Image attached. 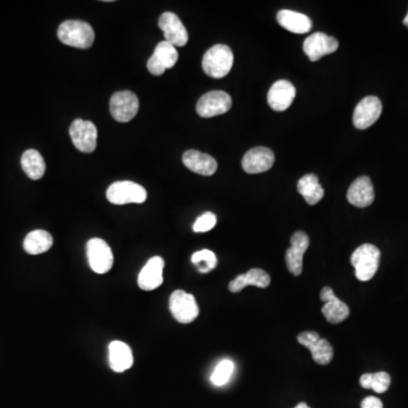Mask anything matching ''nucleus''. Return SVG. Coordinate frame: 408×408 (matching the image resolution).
Masks as SVG:
<instances>
[{"label":"nucleus","instance_id":"nucleus-1","mask_svg":"<svg viewBox=\"0 0 408 408\" xmlns=\"http://www.w3.org/2000/svg\"><path fill=\"white\" fill-rule=\"evenodd\" d=\"M58 39L66 46L89 49L94 41L93 27L83 21H65L58 27Z\"/></svg>","mask_w":408,"mask_h":408},{"label":"nucleus","instance_id":"nucleus-2","mask_svg":"<svg viewBox=\"0 0 408 408\" xmlns=\"http://www.w3.org/2000/svg\"><path fill=\"white\" fill-rule=\"evenodd\" d=\"M234 64V53L226 44H216L207 53L202 60V67L207 75L214 79H222L231 72Z\"/></svg>","mask_w":408,"mask_h":408},{"label":"nucleus","instance_id":"nucleus-3","mask_svg":"<svg viewBox=\"0 0 408 408\" xmlns=\"http://www.w3.org/2000/svg\"><path fill=\"white\" fill-rule=\"evenodd\" d=\"M381 253L372 244H363L357 247L350 257L352 266L355 269L356 278L359 281H369L378 271Z\"/></svg>","mask_w":408,"mask_h":408},{"label":"nucleus","instance_id":"nucleus-4","mask_svg":"<svg viewBox=\"0 0 408 408\" xmlns=\"http://www.w3.org/2000/svg\"><path fill=\"white\" fill-rule=\"evenodd\" d=\"M148 193L143 186L131 181H116L107 190V199L110 203L123 205L129 203H143Z\"/></svg>","mask_w":408,"mask_h":408},{"label":"nucleus","instance_id":"nucleus-5","mask_svg":"<svg viewBox=\"0 0 408 408\" xmlns=\"http://www.w3.org/2000/svg\"><path fill=\"white\" fill-rule=\"evenodd\" d=\"M169 309L177 322L188 324L199 316L200 309L195 297L184 290H175L169 298Z\"/></svg>","mask_w":408,"mask_h":408},{"label":"nucleus","instance_id":"nucleus-6","mask_svg":"<svg viewBox=\"0 0 408 408\" xmlns=\"http://www.w3.org/2000/svg\"><path fill=\"white\" fill-rule=\"evenodd\" d=\"M86 255L90 267L94 272L103 275L112 270L114 254L107 242L101 238H92L88 242Z\"/></svg>","mask_w":408,"mask_h":408},{"label":"nucleus","instance_id":"nucleus-7","mask_svg":"<svg viewBox=\"0 0 408 408\" xmlns=\"http://www.w3.org/2000/svg\"><path fill=\"white\" fill-rule=\"evenodd\" d=\"M69 136L79 151L91 153L96 150L98 129L92 122L75 119L69 127Z\"/></svg>","mask_w":408,"mask_h":408},{"label":"nucleus","instance_id":"nucleus-8","mask_svg":"<svg viewBox=\"0 0 408 408\" xmlns=\"http://www.w3.org/2000/svg\"><path fill=\"white\" fill-rule=\"evenodd\" d=\"M140 107L138 97L132 91H119L110 99V114L119 123H129L136 117Z\"/></svg>","mask_w":408,"mask_h":408},{"label":"nucleus","instance_id":"nucleus-9","mask_svg":"<svg viewBox=\"0 0 408 408\" xmlns=\"http://www.w3.org/2000/svg\"><path fill=\"white\" fill-rule=\"evenodd\" d=\"M233 101L228 93L224 91H210L199 99L196 112L204 118L222 115L229 112Z\"/></svg>","mask_w":408,"mask_h":408},{"label":"nucleus","instance_id":"nucleus-10","mask_svg":"<svg viewBox=\"0 0 408 408\" xmlns=\"http://www.w3.org/2000/svg\"><path fill=\"white\" fill-rule=\"evenodd\" d=\"M297 342L311 350L314 362L320 366H327L331 362L333 357V346L328 340L321 338L319 333L304 331L297 336Z\"/></svg>","mask_w":408,"mask_h":408},{"label":"nucleus","instance_id":"nucleus-11","mask_svg":"<svg viewBox=\"0 0 408 408\" xmlns=\"http://www.w3.org/2000/svg\"><path fill=\"white\" fill-rule=\"evenodd\" d=\"M382 112L381 100L377 97H366L356 105L353 123L357 129H366L374 124Z\"/></svg>","mask_w":408,"mask_h":408},{"label":"nucleus","instance_id":"nucleus-12","mask_svg":"<svg viewBox=\"0 0 408 408\" xmlns=\"http://www.w3.org/2000/svg\"><path fill=\"white\" fill-rule=\"evenodd\" d=\"M338 47L340 43L336 38L323 32H316L304 41L303 50L309 60L318 62L326 55L336 53Z\"/></svg>","mask_w":408,"mask_h":408},{"label":"nucleus","instance_id":"nucleus-13","mask_svg":"<svg viewBox=\"0 0 408 408\" xmlns=\"http://www.w3.org/2000/svg\"><path fill=\"white\" fill-rule=\"evenodd\" d=\"M178 60V53L176 47L167 41H162L155 47V53L148 60L149 72L152 75L160 76L166 69L173 68Z\"/></svg>","mask_w":408,"mask_h":408},{"label":"nucleus","instance_id":"nucleus-14","mask_svg":"<svg viewBox=\"0 0 408 408\" xmlns=\"http://www.w3.org/2000/svg\"><path fill=\"white\" fill-rule=\"evenodd\" d=\"M309 238L304 231H296L290 238V247L286 252L287 269L294 276L303 271V257L309 248Z\"/></svg>","mask_w":408,"mask_h":408},{"label":"nucleus","instance_id":"nucleus-15","mask_svg":"<svg viewBox=\"0 0 408 408\" xmlns=\"http://www.w3.org/2000/svg\"><path fill=\"white\" fill-rule=\"evenodd\" d=\"M159 27L165 34L166 41L174 47H184L188 41V34L179 17L171 12H166L159 18Z\"/></svg>","mask_w":408,"mask_h":408},{"label":"nucleus","instance_id":"nucleus-16","mask_svg":"<svg viewBox=\"0 0 408 408\" xmlns=\"http://www.w3.org/2000/svg\"><path fill=\"white\" fill-rule=\"evenodd\" d=\"M164 268L165 261L162 257H153L142 268L138 275V287L142 290H155L164 283Z\"/></svg>","mask_w":408,"mask_h":408},{"label":"nucleus","instance_id":"nucleus-17","mask_svg":"<svg viewBox=\"0 0 408 408\" xmlns=\"http://www.w3.org/2000/svg\"><path fill=\"white\" fill-rule=\"evenodd\" d=\"M320 297L324 305L322 307V314L327 321L333 324L345 321L349 316V307L335 295L330 287H323L320 293Z\"/></svg>","mask_w":408,"mask_h":408},{"label":"nucleus","instance_id":"nucleus-18","mask_svg":"<svg viewBox=\"0 0 408 408\" xmlns=\"http://www.w3.org/2000/svg\"><path fill=\"white\" fill-rule=\"evenodd\" d=\"M275 164V155L270 149L264 146L251 149L244 155L242 166L247 174H260L268 171Z\"/></svg>","mask_w":408,"mask_h":408},{"label":"nucleus","instance_id":"nucleus-19","mask_svg":"<svg viewBox=\"0 0 408 408\" xmlns=\"http://www.w3.org/2000/svg\"><path fill=\"white\" fill-rule=\"evenodd\" d=\"M296 96L295 86L287 81L280 79L271 86L268 92V103L275 112H285L290 108Z\"/></svg>","mask_w":408,"mask_h":408},{"label":"nucleus","instance_id":"nucleus-20","mask_svg":"<svg viewBox=\"0 0 408 408\" xmlns=\"http://www.w3.org/2000/svg\"><path fill=\"white\" fill-rule=\"evenodd\" d=\"M347 200L352 205L366 207L374 201V188L368 176H361L353 181L347 192Z\"/></svg>","mask_w":408,"mask_h":408},{"label":"nucleus","instance_id":"nucleus-21","mask_svg":"<svg viewBox=\"0 0 408 408\" xmlns=\"http://www.w3.org/2000/svg\"><path fill=\"white\" fill-rule=\"evenodd\" d=\"M134 363L132 349L126 342L114 340L109 345V366L117 373L125 372Z\"/></svg>","mask_w":408,"mask_h":408},{"label":"nucleus","instance_id":"nucleus-22","mask_svg":"<svg viewBox=\"0 0 408 408\" xmlns=\"http://www.w3.org/2000/svg\"><path fill=\"white\" fill-rule=\"evenodd\" d=\"M183 164L186 166V168L202 176H211L218 168L217 162L214 157L198 150H188L185 152L183 155Z\"/></svg>","mask_w":408,"mask_h":408},{"label":"nucleus","instance_id":"nucleus-23","mask_svg":"<svg viewBox=\"0 0 408 408\" xmlns=\"http://www.w3.org/2000/svg\"><path fill=\"white\" fill-rule=\"evenodd\" d=\"M277 21L280 27L292 34H307L312 29V21L305 14L297 13L294 10H283L277 14Z\"/></svg>","mask_w":408,"mask_h":408},{"label":"nucleus","instance_id":"nucleus-24","mask_svg":"<svg viewBox=\"0 0 408 408\" xmlns=\"http://www.w3.org/2000/svg\"><path fill=\"white\" fill-rule=\"evenodd\" d=\"M270 276L266 271L259 268L251 269L248 272L240 275L229 283L231 293H240L247 286H255L259 288H267L270 285Z\"/></svg>","mask_w":408,"mask_h":408},{"label":"nucleus","instance_id":"nucleus-25","mask_svg":"<svg viewBox=\"0 0 408 408\" xmlns=\"http://www.w3.org/2000/svg\"><path fill=\"white\" fill-rule=\"evenodd\" d=\"M297 191L309 205L319 203L324 195V190L320 185L319 178L314 174L305 175L297 183Z\"/></svg>","mask_w":408,"mask_h":408},{"label":"nucleus","instance_id":"nucleus-26","mask_svg":"<svg viewBox=\"0 0 408 408\" xmlns=\"http://www.w3.org/2000/svg\"><path fill=\"white\" fill-rule=\"evenodd\" d=\"M53 245V238L48 231L38 229L31 231L24 240L23 247L31 255L46 253Z\"/></svg>","mask_w":408,"mask_h":408},{"label":"nucleus","instance_id":"nucleus-27","mask_svg":"<svg viewBox=\"0 0 408 408\" xmlns=\"http://www.w3.org/2000/svg\"><path fill=\"white\" fill-rule=\"evenodd\" d=\"M21 165L24 173L34 181H38L43 177L46 173V162L39 151L30 149L24 152L21 159Z\"/></svg>","mask_w":408,"mask_h":408},{"label":"nucleus","instance_id":"nucleus-28","mask_svg":"<svg viewBox=\"0 0 408 408\" xmlns=\"http://www.w3.org/2000/svg\"><path fill=\"white\" fill-rule=\"evenodd\" d=\"M390 375L387 372L366 373L359 379V385L364 389H372L377 394H383L390 387Z\"/></svg>","mask_w":408,"mask_h":408},{"label":"nucleus","instance_id":"nucleus-29","mask_svg":"<svg viewBox=\"0 0 408 408\" xmlns=\"http://www.w3.org/2000/svg\"><path fill=\"white\" fill-rule=\"evenodd\" d=\"M192 264H195L201 273H207L217 267L218 260L216 254L210 250L195 252L191 257Z\"/></svg>","mask_w":408,"mask_h":408},{"label":"nucleus","instance_id":"nucleus-30","mask_svg":"<svg viewBox=\"0 0 408 408\" xmlns=\"http://www.w3.org/2000/svg\"><path fill=\"white\" fill-rule=\"evenodd\" d=\"M235 364L231 359H222L214 369L211 374V382L217 387H221L231 380V375L234 373Z\"/></svg>","mask_w":408,"mask_h":408},{"label":"nucleus","instance_id":"nucleus-31","mask_svg":"<svg viewBox=\"0 0 408 408\" xmlns=\"http://www.w3.org/2000/svg\"><path fill=\"white\" fill-rule=\"evenodd\" d=\"M217 224V217L216 214L212 212H205L202 214L201 217H199L193 225V231L195 233H207L214 228Z\"/></svg>","mask_w":408,"mask_h":408},{"label":"nucleus","instance_id":"nucleus-32","mask_svg":"<svg viewBox=\"0 0 408 408\" xmlns=\"http://www.w3.org/2000/svg\"><path fill=\"white\" fill-rule=\"evenodd\" d=\"M361 408H383V404H382L380 399L373 397V396H370V397L363 399Z\"/></svg>","mask_w":408,"mask_h":408},{"label":"nucleus","instance_id":"nucleus-33","mask_svg":"<svg viewBox=\"0 0 408 408\" xmlns=\"http://www.w3.org/2000/svg\"><path fill=\"white\" fill-rule=\"evenodd\" d=\"M295 408H311L309 407V405H307V404H306V403H300V404H298V405H296V407Z\"/></svg>","mask_w":408,"mask_h":408},{"label":"nucleus","instance_id":"nucleus-34","mask_svg":"<svg viewBox=\"0 0 408 408\" xmlns=\"http://www.w3.org/2000/svg\"><path fill=\"white\" fill-rule=\"evenodd\" d=\"M403 23H404V25H405V27H408V13L407 15H406L405 18H404V22H403Z\"/></svg>","mask_w":408,"mask_h":408}]
</instances>
